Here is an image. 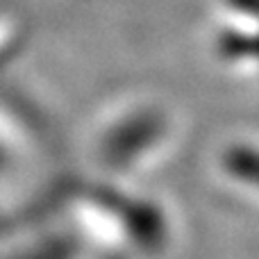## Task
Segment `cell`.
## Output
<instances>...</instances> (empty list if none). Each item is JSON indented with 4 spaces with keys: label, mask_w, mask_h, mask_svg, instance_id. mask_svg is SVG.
<instances>
[{
    "label": "cell",
    "mask_w": 259,
    "mask_h": 259,
    "mask_svg": "<svg viewBox=\"0 0 259 259\" xmlns=\"http://www.w3.org/2000/svg\"><path fill=\"white\" fill-rule=\"evenodd\" d=\"M228 166L237 178H241L243 182H248V184H255L259 189V150L232 152Z\"/></svg>",
    "instance_id": "6da1fadb"
}]
</instances>
